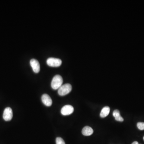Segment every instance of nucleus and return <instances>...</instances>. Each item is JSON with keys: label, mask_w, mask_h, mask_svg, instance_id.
Listing matches in <instances>:
<instances>
[{"label": "nucleus", "mask_w": 144, "mask_h": 144, "mask_svg": "<svg viewBox=\"0 0 144 144\" xmlns=\"http://www.w3.org/2000/svg\"><path fill=\"white\" fill-rule=\"evenodd\" d=\"M110 111V109L109 107H104L100 113V116L101 118H104L107 117L109 115Z\"/></svg>", "instance_id": "9"}, {"label": "nucleus", "mask_w": 144, "mask_h": 144, "mask_svg": "<svg viewBox=\"0 0 144 144\" xmlns=\"http://www.w3.org/2000/svg\"><path fill=\"white\" fill-rule=\"evenodd\" d=\"M13 117L12 110L10 107H7L4 111L3 118L5 121H8L11 120Z\"/></svg>", "instance_id": "4"}, {"label": "nucleus", "mask_w": 144, "mask_h": 144, "mask_svg": "<svg viewBox=\"0 0 144 144\" xmlns=\"http://www.w3.org/2000/svg\"><path fill=\"white\" fill-rule=\"evenodd\" d=\"M63 79L60 75H56L54 77L51 82V87L54 90L59 89V88L62 85Z\"/></svg>", "instance_id": "1"}, {"label": "nucleus", "mask_w": 144, "mask_h": 144, "mask_svg": "<svg viewBox=\"0 0 144 144\" xmlns=\"http://www.w3.org/2000/svg\"><path fill=\"white\" fill-rule=\"evenodd\" d=\"M82 134L85 136H89L92 135L93 130L92 128L89 126H86L83 128L82 131Z\"/></svg>", "instance_id": "8"}, {"label": "nucleus", "mask_w": 144, "mask_h": 144, "mask_svg": "<svg viewBox=\"0 0 144 144\" xmlns=\"http://www.w3.org/2000/svg\"><path fill=\"white\" fill-rule=\"evenodd\" d=\"M137 127L138 129L140 130H144V123L143 122H139L137 123Z\"/></svg>", "instance_id": "12"}, {"label": "nucleus", "mask_w": 144, "mask_h": 144, "mask_svg": "<svg viewBox=\"0 0 144 144\" xmlns=\"http://www.w3.org/2000/svg\"><path fill=\"white\" fill-rule=\"evenodd\" d=\"M74 109L72 106L70 105H65L61 110L62 115L64 116L71 115L73 112Z\"/></svg>", "instance_id": "5"}, {"label": "nucleus", "mask_w": 144, "mask_h": 144, "mask_svg": "<svg viewBox=\"0 0 144 144\" xmlns=\"http://www.w3.org/2000/svg\"><path fill=\"white\" fill-rule=\"evenodd\" d=\"M132 144H139V142L137 141H134V142H133Z\"/></svg>", "instance_id": "13"}, {"label": "nucleus", "mask_w": 144, "mask_h": 144, "mask_svg": "<svg viewBox=\"0 0 144 144\" xmlns=\"http://www.w3.org/2000/svg\"></svg>", "instance_id": "15"}, {"label": "nucleus", "mask_w": 144, "mask_h": 144, "mask_svg": "<svg viewBox=\"0 0 144 144\" xmlns=\"http://www.w3.org/2000/svg\"><path fill=\"white\" fill-rule=\"evenodd\" d=\"M56 144H65L64 140L62 138L59 137H57L56 138Z\"/></svg>", "instance_id": "11"}, {"label": "nucleus", "mask_w": 144, "mask_h": 144, "mask_svg": "<svg viewBox=\"0 0 144 144\" xmlns=\"http://www.w3.org/2000/svg\"><path fill=\"white\" fill-rule=\"evenodd\" d=\"M143 139H144V137H143Z\"/></svg>", "instance_id": "14"}, {"label": "nucleus", "mask_w": 144, "mask_h": 144, "mask_svg": "<svg viewBox=\"0 0 144 144\" xmlns=\"http://www.w3.org/2000/svg\"><path fill=\"white\" fill-rule=\"evenodd\" d=\"M42 101L45 105L47 107L51 106L52 104V99L47 94H43L42 96Z\"/></svg>", "instance_id": "7"}, {"label": "nucleus", "mask_w": 144, "mask_h": 144, "mask_svg": "<svg viewBox=\"0 0 144 144\" xmlns=\"http://www.w3.org/2000/svg\"><path fill=\"white\" fill-rule=\"evenodd\" d=\"M62 62V60L60 59L53 57L48 58L47 60V63L48 65L55 67L60 66L61 65Z\"/></svg>", "instance_id": "3"}, {"label": "nucleus", "mask_w": 144, "mask_h": 144, "mask_svg": "<svg viewBox=\"0 0 144 144\" xmlns=\"http://www.w3.org/2000/svg\"><path fill=\"white\" fill-rule=\"evenodd\" d=\"M30 66L34 73H39L40 71V65L39 62L35 59H32L30 60Z\"/></svg>", "instance_id": "6"}, {"label": "nucleus", "mask_w": 144, "mask_h": 144, "mask_svg": "<svg viewBox=\"0 0 144 144\" xmlns=\"http://www.w3.org/2000/svg\"><path fill=\"white\" fill-rule=\"evenodd\" d=\"M72 89L71 85L67 83L65 85H62L58 89V94L61 96L69 94Z\"/></svg>", "instance_id": "2"}, {"label": "nucleus", "mask_w": 144, "mask_h": 144, "mask_svg": "<svg viewBox=\"0 0 144 144\" xmlns=\"http://www.w3.org/2000/svg\"><path fill=\"white\" fill-rule=\"evenodd\" d=\"M113 116L116 121L119 122L123 121V118L121 116L120 112L118 110H114L113 112Z\"/></svg>", "instance_id": "10"}]
</instances>
